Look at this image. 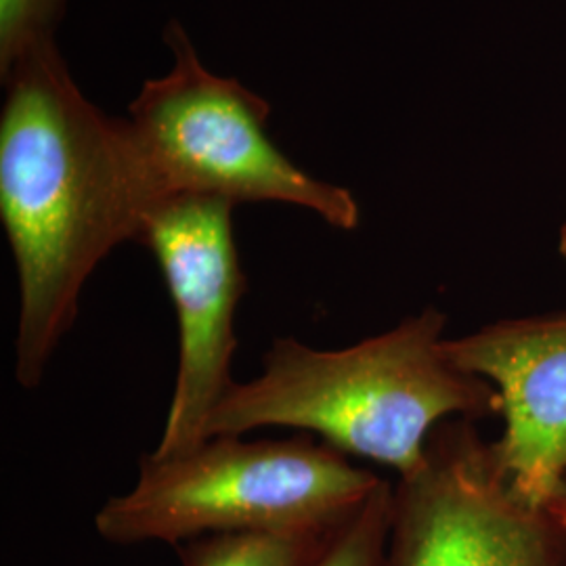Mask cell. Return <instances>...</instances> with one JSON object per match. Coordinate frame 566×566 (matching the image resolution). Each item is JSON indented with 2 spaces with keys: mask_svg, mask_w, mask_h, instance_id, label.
Wrapping results in <instances>:
<instances>
[{
  "mask_svg": "<svg viewBox=\"0 0 566 566\" xmlns=\"http://www.w3.org/2000/svg\"><path fill=\"white\" fill-rule=\"evenodd\" d=\"M0 221L20 277L15 378L41 385L82 287L120 243L139 238L154 208L122 118H109L72 81L55 41L2 78Z\"/></svg>",
  "mask_w": 566,
  "mask_h": 566,
  "instance_id": "cell-1",
  "label": "cell"
},
{
  "mask_svg": "<svg viewBox=\"0 0 566 566\" xmlns=\"http://www.w3.org/2000/svg\"><path fill=\"white\" fill-rule=\"evenodd\" d=\"M446 325L443 311L426 306L340 350L277 338L259 378L229 386L210 416L208 439L264 426L301 428L344 455L407 476L422 464L428 439L443 422L500 413L497 388L449 361Z\"/></svg>",
  "mask_w": 566,
  "mask_h": 566,
  "instance_id": "cell-2",
  "label": "cell"
},
{
  "mask_svg": "<svg viewBox=\"0 0 566 566\" xmlns=\"http://www.w3.org/2000/svg\"><path fill=\"white\" fill-rule=\"evenodd\" d=\"M382 481L308 437L243 441L242 434H217L181 455H143L135 486L112 497L95 526L112 544L332 531Z\"/></svg>",
  "mask_w": 566,
  "mask_h": 566,
  "instance_id": "cell-3",
  "label": "cell"
},
{
  "mask_svg": "<svg viewBox=\"0 0 566 566\" xmlns=\"http://www.w3.org/2000/svg\"><path fill=\"white\" fill-rule=\"evenodd\" d=\"M164 41L175 65L143 84L124 122L151 206L181 196L229 202H283L350 231L361 221L355 196L306 175L266 135L271 105L235 78L208 72L179 21Z\"/></svg>",
  "mask_w": 566,
  "mask_h": 566,
  "instance_id": "cell-4",
  "label": "cell"
},
{
  "mask_svg": "<svg viewBox=\"0 0 566 566\" xmlns=\"http://www.w3.org/2000/svg\"><path fill=\"white\" fill-rule=\"evenodd\" d=\"M565 565V531L510 489L472 420L439 426L392 489L388 566Z\"/></svg>",
  "mask_w": 566,
  "mask_h": 566,
  "instance_id": "cell-5",
  "label": "cell"
},
{
  "mask_svg": "<svg viewBox=\"0 0 566 566\" xmlns=\"http://www.w3.org/2000/svg\"><path fill=\"white\" fill-rule=\"evenodd\" d=\"M233 208L223 198H170L149 210L137 238L160 264L179 325L177 382L154 451L158 458L181 455L208 441L210 416L235 382L233 319L245 275Z\"/></svg>",
  "mask_w": 566,
  "mask_h": 566,
  "instance_id": "cell-6",
  "label": "cell"
},
{
  "mask_svg": "<svg viewBox=\"0 0 566 566\" xmlns=\"http://www.w3.org/2000/svg\"><path fill=\"white\" fill-rule=\"evenodd\" d=\"M449 361L500 392L504 434L491 443L510 489L546 510L566 479V311L502 319L446 338Z\"/></svg>",
  "mask_w": 566,
  "mask_h": 566,
  "instance_id": "cell-7",
  "label": "cell"
},
{
  "mask_svg": "<svg viewBox=\"0 0 566 566\" xmlns=\"http://www.w3.org/2000/svg\"><path fill=\"white\" fill-rule=\"evenodd\" d=\"M332 531L219 533L185 542L182 566H315Z\"/></svg>",
  "mask_w": 566,
  "mask_h": 566,
  "instance_id": "cell-8",
  "label": "cell"
},
{
  "mask_svg": "<svg viewBox=\"0 0 566 566\" xmlns=\"http://www.w3.org/2000/svg\"><path fill=\"white\" fill-rule=\"evenodd\" d=\"M392 486L382 481L329 539L315 566H388Z\"/></svg>",
  "mask_w": 566,
  "mask_h": 566,
  "instance_id": "cell-9",
  "label": "cell"
},
{
  "mask_svg": "<svg viewBox=\"0 0 566 566\" xmlns=\"http://www.w3.org/2000/svg\"><path fill=\"white\" fill-rule=\"evenodd\" d=\"M65 0H0V74L44 42L55 41Z\"/></svg>",
  "mask_w": 566,
  "mask_h": 566,
  "instance_id": "cell-10",
  "label": "cell"
},
{
  "mask_svg": "<svg viewBox=\"0 0 566 566\" xmlns=\"http://www.w3.org/2000/svg\"><path fill=\"white\" fill-rule=\"evenodd\" d=\"M547 514H549V516L554 518V523L560 526L566 533V479L563 486H560V491H558V495L554 497V502L547 507Z\"/></svg>",
  "mask_w": 566,
  "mask_h": 566,
  "instance_id": "cell-11",
  "label": "cell"
},
{
  "mask_svg": "<svg viewBox=\"0 0 566 566\" xmlns=\"http://www.w3.org/2000/svg\"><path fill=\"white\" fill-rule=\"evenodd\" d=\"M558 254H560V259L566 263V221L560 227V231H558Z\"/></svg>",
  "mask_w": 566,
  "mask_h": 566,
  "instance_id": "cell-12",
  "label": "cell"
},
{
  "mask_svg": "<svg viewBox=\"0 0 566 566\" xmlns=\"http://www.w3.org/2000/svg\"><path fill=\"white\" fill-rule=\"evenodd\" d=\"M566 566V565H565Z\"/></svg>",
  "mask_w": 566,
  "mask_h": 566,
  "instance_id": "cell-13",
  "label": "cell"
}]
</instances>
